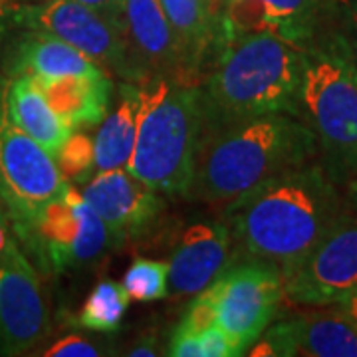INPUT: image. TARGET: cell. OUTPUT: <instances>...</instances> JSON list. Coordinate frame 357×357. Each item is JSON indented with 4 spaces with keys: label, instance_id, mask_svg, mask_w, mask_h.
<instances>
[{
    "label": "cell",
    "instance_id": "3",
    "mask_svg": "<svg viewBox=\"0 0 357 357\" xmlns=\"http://www.w3.org/2000/svg\"><path fill=\"white\" fill-rule=\"evenodd\" d=\"M318 145L294 115L268 114L206 129L183 197L230 203L278 173L312 163Z\"/></svg>",
    "mask_w": 357,
    "mask_h": 357
},
{
    "label": "cell",
    "instance_id": "25",
    "mask_svg": "<svg viewBox=\"0 0 357 357\" xmlns=\"http://www.w3.org/2000/svg\"><path fill=\"white\" fill-rule=\"evenodd\" d=\"M217 296L218 284L215 280L208 288L201 290L199 296L187 306L177 328L201 335L206 328L215 326L217 324Z\"/></svg>",
    "mask_w": 357,
    "mask_h": 357
},
{
    "label": "cell",
    "instance_id": "33",
    "mask_svg": "<svg viewBox=\"0 0 357 357\" xmlns=\"http://www.w3.org/2000/svg\"><path fill=\"white\" fill-rule=\"evenodd\" d=\"M13 246L14 243L10 241V236H8V232H6V227H4V222H2V217H0V262L6 258V255L10 252Z\"/></svg>",
    "mask_w": 357,
    "mask_h": 357
},
{
    "label": "cell",
    "instance_id": "4",
    "mask_svg": "<svg viewBox=\"0 0 357 357\" xmlns=\"http://www.w3.org/2000/svg\"><path fill=\"white\" fill-rule=\"evenodd\" d=\"M300 119L312 129L321 167L337 183L357 173V60L340 36L306 46Z\"/></svg>",
    "mask_w": 357,
    "mask_h": 357
},
{
    "label": "cell",
    "instance_id": "29",
    "mask_svg": "<svg viewBox=\"0 0 357 357\" xmlns=\"http://www.w3.org/2000/svg\"><path fill=\"white\" fill-rule=\"evenodd\" d=\"M22 10L24 4L20 0H0V40L6 36L13 26L20 24Z\"/></svg>",
    "mask_w": 357,
    "mask_h": 357
},
{
    "label": "cell",
    "instance_id": "27",
    "mask_svg": "<svg viewBox=\"0 0 357 357\" xmlns=\"http://www.w3.org/2000/svg\"><path fill=\"white\" fill-rule=\"evenodd\" d=\"M199 344H201V357L241 356L238 349L232 344V340L218 328L217 324L211 326V328H206V330L199 335Z\"/></svg>",
    "mask_w": 357,
    "mask_h": 357
},
{
    "label": "cell",
    "instance_id": "20",
    "mask_svg": "<svg viewBox=\"0 0 357 357\" xmlns=\"http://www.w3.org/2000/svg\"><path fill=\"white\" fill-rule=\"evenodd\" d=\"M13 72L16 76H28L36 82L107 74L74 46L40 32H30V36L20 42L13 58Z\"/></svg>",
    "mask_w": 357,
    "mask_h": 357
},
{
    "label": "cell",
    "instance_id": "37",
    "mask_svg": "<svg viewBox=\"0 0 357 357\" xmlns=\"http://www.w3.org/2000/svg\"><path fill=\"white\" fill-rule=\"evenodd\" d=\"M222 2H225V4H227V2H229V0H222Z\"/></svg>",
    "mask_w": 357,
    "mask_h": 357
},
{
    "label": "cell",
    "instance_id": "6",
    "mask_svg": "<svg viewBox=\"0 0 357 357\" xmlns=\"http://www.w3.org/2000/svg\"><path fill=\"white\" fill-rule=\"evenodd\" d=\"M54 155L18 128L0 93V199L16 229H24L46 204L68 189Z\"/></svg>",
    "mask_w": 357,
    "mask_h": 357
},
{
    "label": "cell",
    "instance_id": "31",
    "mask_svg": "<svg viewBox=\"0 0 357 357\" xmlns=\"http://www.w3.org/2000/svg\"><path fill=\"white\" fill-rule=\"evenodd\" d=\"M333 307L357 328V290L354 294H349L347 298H344L342 302H337Z\"/></svg>",
    "mask_w": 357,
    "mask_h": 357
},
{
    "label": "cell",
    "instance_id": "36",
    "mask_svg": "<svg viewBox=\"0 0 357 357\" xmlns=\"http://www.w3.org/2000/svg\"><path fill=\"white\" fill-rule=\"evenodd\" d=\"M333 4H335V2H345V0H332Z\"/></svg>",
    "mask_w": 357,
    "mask_h": 357
},
{
    "label": "cell",
    "instance_id": "10",
    "mask_svg": "<svg viewBox=\"0 0 357 357\" xmlns=\"http://www.w3.org/2000/svg\"><path fill=\"white\" fill-rule=\"evenodd\" d=\"M20 24L74 46L107 74L129 82L128 58L119 28L107 16L77 0H44L24 4Z\"/></svg>",
    "mask_w": 357,
    "mask_h": 357
},
{
    "label": "cell",
    "instance_id": "24",
    "mask_svg": "<svg viewBox=\"0 0 357 357\" xmlns=\"http://www.w3.org/2000/svg\"><path fill=\"white\" fill-rule=\"evenodd\" d=\"M54 159L66 178L86 181L96 169L93 139H89L84 133L72 131L64 145L58 149V153L54 155Z\"/></svg>",
    "mask_w": 357,
    "mask_h": 357
},
{
    "label": "cell",
    "instance_id": "28",
    "mask_svg": "<svg viewBox=\"0 0 357 357\" xmlns=\"http://www.w3.org/2000/svg\"><path fill=\"white\" fill-rule=\"evenodd\" d=\"M167 354L173 357H201L199 335L177 328V330L173 332V335H171V342H169Z\"/></svg>",
    "mask_w": 357,
    "mask_h": 357
},
{
    "label": "cell",
    "instance_id": "8",
    "mask_svg": "<svg viewBox=\"0 0 357 357\" xmlns=\"http://www.w3.org/2000/svg\"><path fill=\"white\" fill-rule=\"evenodd\" d=\"M20 234L42 262L58 272L86 266L114 243L102 217L72 187L46 204Z\"/></svg>",
    "mask_w": 357,
    "mask_h": 357
},
{
    "label": "cell",
    "instance_id": "23",
    "mask_svg": "<svg viewBox=\"0 0 357 357\" xmlns=\"http://www.w3.org/2000/svg\"><path fill=\"white\" fill-rule=\"evenodd\" d=\"M123 288L137 302H155L169 296V264L137 258L123 276Z\"/></svg>",
    "mask_w": 357,
    "mask_h": 357
},
{
    "label": "cell",
    "instance_id": "16",
    "mask_svg": "<svg viewBox=\"0 0 357 357\" xmlns=\"http://www.w3.org/2000/svg\"><path fill=\"white\" fill-rule=\"evenodd\" d=\"M232 232L222 222H195L183 232L169 264V292L191 296L218 280L230 264Z\"/></svg>",
    "mask_w": 357,
    "mask_h": 357
},
{
    "label": "cell",
    "instance_id": "2",
    "mask_svg": "<svg viewBox=\"0 0 357 357\" xmlns=\"http://www.w3.org/2000/svg\"><path fill=\"white\" fill-rule=\"evenodd\" d=\"M306 48L268 32H225L201 79L206 129L268 114L300 117Z\"/></svg>",
    "mask_w": 357,
    "mask_h": 357
},
{
    "label": "cell",
    "instance_id": "26",
    "mask_svg": "<svg viewBox=\"0 0 357 357\" xmlns=\"http://www.w3.org/2000/svg\"><path fill=\"white\" fill-rule=\"evenodd\" d=\"M46 357H100L102 349L100 345H96L93 342H89L86 337L79 335H66L60 342H56L50 345L46 351Z\"/></svg>",
    "mask_w": 357,
    "mask_h": 357
},
{
    "label": "cell",
    "instance_id": "9",
    "mask_svg": "<svg viewBox=\"0 0 357 357\" xmlns=\"http://www.w3.org/2000/svg\"><path fill=\"white\" fill-rule=\"evenodd\" d=\"M217 284V326L244 356L276 318L284 296L280 270L252 258L229 268Z\"/></svg>",
    "mask_w": 357,
    "mask_h": 357
},
{
    "label": "cell",
    "instance_id": "22",
    "mask_svg": "<svg viewBox=\"0 0 357 357\" xmlns=\"http://www.w3.org/2000/svg\"><path fill=\"white\" fill-rule=\"evenodd\" d=\"M129 300L131 298L123 288V284L114 280L98 282L96 288L86 298L76 321L89 332H115L126 316Z\"/></svg>",
    "mask_w": 357,
    "mask_h": 357
},
{
    "label": "cell",
    "instance_id": "13",
    "mask_svg": "<svg viewBox=\"0 0 357 357\" xmlns=\"http://www.w3.org/2000/svg\"><path fill=\"white\" fill-rule=\"evenodd\" d=\"M82 195L102 217L114 243L135 238L151 229L165 206L161 195L133 177L126 167L98 171Z\"/></svg>",
    "mask_w": 357,
    "mask_h": 357
},
{
    "label": "cell",
    "instance_id": "18",
    "mask_svg": "<svg viewBox=\"0 0 357 357\" xmlns=\"http://www.w3.org/2000/svg\"><path fill=\"white\" fill-rule=\"evenodd\" d=\"M159 82L131 84L121 82L119 103L109 115L102 119L98 135L93 139L96 171H109L128 167L143 115L153 100Z\"/></svg>",
    "mask_w": 357,
    "mask_h": 357
},
{
    "label": "cell",
    "instance_id": "19",
    "mask_svg": "<svg viewBox=\"0 0 357 357\" xmlns=\"http://www.w3.org/2000/svg\"><path fill=\"white\" fill-rule=\"evenodd\" d=\"M56 115L72 131L102 123L112 102V79L103 76H68L36 82Z\"/></svg>",
    "mask_w": 357,
    "mask_h": 357
},
{
    "label": "cell",
    "instance_id": "32",
    "mask_svg": "<svg viewBox=\"0 0 357 357\" xmlns=\"http://www.w3.org/2000/svg\"><path fill=\"white\" fill-rule=\"evenodd\" d=\"M128 356L131 357H155L157 356V344H155V340H143L139 344H135L131 347V351H129Z\"/></svg>",
    "mask_w": 357,
    "mask_h": 357
},
{
    "label": "cell",
    "instance_id": "12",
    "mask_svg": "<svg viewBox=\"0 0 357 357\" xmlns=\"http://www.w3.org/2000/svg\"><path fill=\"white\" fill-rule=\"evenodd\" d=\"M48 326L38 276L14 244L0 262V351L24 354L48 333Z\"/></svg>",
    "mask_w": 357,
    "mask_h": 357
},
{
    "label": "cell",
    "instance_id": "34",
    "mask_svg": "<svg viewBox=\"0 0 357 357\" xmlns=\"http://www.w3.org/2000/svg\"><path fill=\"white\" fill-rule=\"evenodd\" d=\"M349 20H351V28H354V54L357 60V0L349 2Z\"/></svg>",
    "mask_w": 357,
    "mask_h": 357
},
{
    "label": "cell",
    "instance_id": "7",
    "mask_svg": "<svg viewBox=\"0 0 357 357\" xmlns=\"http://www.w3.org/2000/svg\"><path fill=\"white\" fill-rule=\"evenodd\" d=\"M284 294L302 306H335L357 290V213L344 211L296 262L280 268Z\"/></svg>",
    "mask_w": 357,
    "mask_h": 357
},
{
    "label": "cell",
    "instance_id": "30",
    "mask_svg": "<svg viewBox=\"0 0 357 357\" xmlns=\"http://www.w3.org/2000/svg\"><path fill=\"white\" fill-rule=\"evenodd\" d=\"M77 2L86 4L91 10L103 14V16H107L109 20H114L115 22V18H117V14H119V8H121V2H123V0H77Z\"/></svg>",
    "mask_w": 357,
    "mask_h": 357
},
{
    "label": "cell",
    "instance_id": "35",
    "mask_svg": "<svg viewBox=\"0 0 357 357\" xmlns=\"http://www.w3.org/2000/svg\"><path fill=\"white\" fill-rule=\"evenodd\" d=\"M349 195H351V199H354V203H356L357 206V178L349 183Z\"/></svg>",
    "mask_w": 357,
    "mask_h": 357
},
{
    "label": "cell",
    "instance_id": "15",
    "mask_svg": "<svg viewBox=\"0 0 357 357\" xmlns=\"http://www.w3.org/2000/svg\"><path fill=\"white\" fill-rule=\"evenodd\" d=\"M332 0H229L222 13L225 32H268L294 46L314 42L319 18Z\"/></svg>",
    "mask_w": 357,
    "mask_h": 357
},
{
    "label": "cell",
    "instance_id": "11",
    "mask_svg": "<svg viewBox=\"0 0 357 357\" xmlns=\"http://www.w3.org/2000/svg\"><path fill=\"white\" fill-rule=\"evenodd\" d=\"M128 58L129 82H185L177 38L159 0H123L115 18Z\"/></svg>",
    "mask_w": 357,
    "mask_h": 357
},
{
    "label": "cell",
    "instance_id": "5",
    "mask_svg": "<svg viewBox=\"0 0 357 357\" xmlns=\"http://www.w3.org/2000/svg\"><path fill=\"white\" fill-rule=\"evenodd\" d=\"M206 131L201 86L159 82L143 115L128 169L159 195L183 197Z\"/></svg>",
    "mask_w": 357,
    "mask_h": 357
},
{
    "label": "cell",
    "instance_id": "17",
    "mask_svg": "<svg viewBox=\"0 0 357 357\" xmlns=\"http://www.w3.org/2000/svg\"><path fill=\"white\" fill-rule=\"evenodd\" d=\"M177 38L185 82L199 86L225 36L222 14L213 0H159Z\"/></svg>",
    "mask_w": 357,
    "mask_h": 357
},
{
    "label": "cell",
    "instance_id": "21",
    "mask_svg": "<svg viewBox=\"0 0 357 357\" xmlns=\"http://www.w3.org/2000/svg\"><path fill=\"white\" fill-rule=\"evenodd\" d=\"M4 100L14 123L38 141L48 153H58L72 129L66 128L64 121L52 109L36 79L16 76L4 89Z\"/></svg>",
    "mask_w": 357,
    "mask_h": 357
},
{
    "label": "cell",
    "instance_id": "1",
    "mask_svg": "<svg viewBox=\"0 0 357 357\" xmlns=\"http://www.w3.org/2000/svg\"><path fill=\"white\" fill-rule=\"evenodd\" d=\"M227 204L232 238L278 270L306 255L345 211L335 181L314 163L266 178Z\"/></svg>",
    "mask_w": 357,
    "mask_h": 357
},
{
    "label": "cell",
    "instance_id": "14",
    "mask_svg": "<svg viewBox=\"0 0 357 357\" xmlns=\"http://www.w3.org/2000/svg\"><path fill=\"white\" fill-rule=\"evenodd\" d=\"M255 357H357V328L335 307L278 321L248 349Z\"/></svg>",
    "mask_w": 357,
    "mask_h": 357
}]
</instances>
